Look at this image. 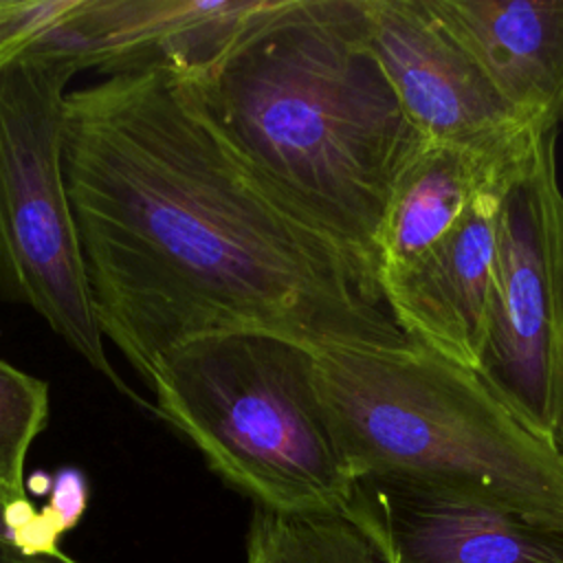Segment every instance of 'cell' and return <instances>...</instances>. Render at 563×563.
Here are the masks:
<instances>
[{"label":"cell","instance_id":"obj_1","mask_svg":"<svg viewBox=\"0 0 563 563\" xmlns=\"http://www.w3.org/2000/svg\"><path fill=\"white\" fill-rule=\"evenodd\" d=\"M64 176L97 325L145 387L213 332L407 343L376 279L253 176L163 64L68 90Z\"/></svg>","mask_w":563,"mask_h":563},{"label":"cell","instance_id":"obj_2","mask_svg":"<svg viewBox=\"0 0 563 563\" xmlns=\"http://www.w3.org/2000/svg\"><path fill=\"white\" fill-rule=\"evenodd\" d=\"M189 81L253 176L376 279L385 205L427 143L367 46L361 0H286Z\"/></svg>","mask_w":563,"mask_h":563},{"label":"cell","instance_id":"obj_3","mask_svg":"<svg viewBox=\"0 0 563 563\" xmlns=\"http://www.w3.org/2000/svg\"><path fill=\"white\" fill-rule=\"evenodd\" d=\"M312 352L354 479L449 490L563 530V457L477 372L409 341Z\"/></svg>","mask_w":563,"mask_h":563},{"label":"cell","instance_id":"obj_4","mask_svg":"<svg viewBox=\"0 0 563 563\" xmlns=\"http://www.w3.org/2000/svg\"><path fill=\"white\" fill-rule=\"evenodd\" d=\"M154 411L257 508L343 515L354 475L312 347L264 330L196 336L156 361Z\"/></svg>","mask_w":563,"mask_h":563},{"label":"cell","instance_id":"obj_5","mask_svg":"<svg viewBox=\"0 0 563 563\" xmlns=\"http://www.w3.org/2000/svg\"><path fill=\"white\" fill-rule=\"evenodd\" d=\"M77 73L33 55L0 70V288L141 402L108 358L64 176V106Z\"/></svg>","mask_w":563,"mask_h":563},{"label":"cell","instance_id":"obj_6","mask_svg":"<svg viewBox=\"0 0 563 563\" xmlns=\"http://www.w3.org/2000/svg\"><path fill=\"white\" fill-rule=\"evenodd\" d=\"M554 145L556 132L539 134L501 189L495 286L477 369L550 442L563 405V191Z\"/></svg>","mask_w":563,"mask_h":563},{"label":"cell","instance_id":"obj_7","mask_svg":"<svg viewBox=\"0 0 563 563\" xmlns=\"http://www.w3.org/2000/svg\"><path fill=\"white\" fill-rule=\"evenodd\" d=\"M367 46L424 143L519 156L543 132L501 99L427 0H361Z\"/></svg>","mask_w":563,"mask_h":563},{"label":"cell","instance_id":"obj_8","mask_svg":"<svg viewBox=\"0 0 563 563\" xmlns=\"http://www.w3.org/2000/svg\"><path fill=\"white\" fill-rule=\"evenodd\" d=\"M343 515L380 563H563V530L449 490L356 479Z\"/></svg>","mask_w":563,"mask_h":563},{"label":"cell","instance_id":"obj_9","mask_svg":"<svg viewBox=\"0 0 563 563\" xmlns=\"http://www.w3.org/2000/svg\"><path fill=\"white\" fill-rule=\"evenodd\" d=\"M504 185L482 191L453 231L411 273L380 292L409 343L471 372L479 369L486 341Z\"/></svg>","mask_w":563,"mask_h":563},{"label":"cell","instance_id":"obj_10","mask_svg":"<svg viewBox=\"0 0 563 563\" xmlns=\"http://www.w3.org/2000/svg\"><path fill=\"white\" fill-rule=\"evenodd\" d=\"M534 132L563 125V0H427Z\"/></svg>","mask_w":563,"mask_h":563},{"label":"cell","instance_id":"obj_11","mask_svg":"<svg viewBox=\"0 0 563 563\" xmlns=\"http://www.w3.org/2000/svg\"><path fill=\"white\" fill-rule=\"evenodd\" d=\"M528 152L493 156L427 143L396 180L378 224V290L411 273L453 231L468 205L482 191L504 185Z\"/></svg>","mask_w":563,"mask_h":563},{"label":"cell","instance_id":"obj_12","mask_svg":"<svg viewBox=\"0 0 563 563\" xmlns=\"http://www.w3.org/2000/svg\"><path fill=\"white\" fill-rule=\"evenodd\" d=\"M244 563H380L345 515H284L255 506Z\"/></svg>","mask_w":563,"mask_h":563},{"label":"cell","instance_id":"obj_13","mask_svg":"<svg viewBox=\"0 0 563 563\" xmlns=\"http://www.w3.org/2000/svg\"><path fill=\"white\" fill-rule=\"evenodd\" d=\"M48 413V383L0 358V495L11 501L26 497V455Z\"/></svg>","mask_w":563,"mask_h":563},{"label":"cell","instance_id":"obj_14","mask_svg":"<svg viewBox=\"0 0 563 563\" xmlns=\"http://www.w3.org/2000/svg\"><path fill=\"white\" fill-rule=\"evenodd\" d=\"M81 0H0V70L77 11Z\"/></svg>","mask_w":563,"mask_h":563},{"label":"cell","instance_id":"obj_15","mask_svg":"<svg viewBox=\"0 0 563 563\" xmlns=\"http://www.w3.org/2000/svg\"><path fill=\"white\" fill-rule=\"evenodd\" d=\"M62 534L64 528L48 506L35 510L26 497L11 501L0 495V539L26 552H57Z\"/></svg>","mask_w":563,"mask_h":563},{"label":"cell","instance_id":"obj_16","mask_svg":"<svg viewBox=\"0 0 563 563\" xmlns=\"http://www.w3.org/2000/svg\"><path fill=\"white\" fill-rule=\"evenodd\" d=\"M46 506L55 512L64 532L70 530L81 519V515L86 512V506H88L86 475L79 468H73V466L59 468L53 475L51 499H48Z\"/></svg>","mask_w":563,"mask_h":563},{"label":"cell","instance_id":"obj_17","mask_svg":"<svg viewBox=\"0 0 563 563\" xmlns=\"http://www.w3.org/2000/svg\"><path fill=\"white\" fill-rule=\"evenodd\" d=\"M0 563H79L64 554L62 550L57 552H26L11 541L0 539Z\"/></svg>","mask_w":563,"mask_h":563},{"label":"cell","instance_id":"obj_18","mask_svg":"<svg viewBox=\"0 0 563 563\" xmlns=\"http://www.w3.org/2000/svg\"><path fill=\"white\" fill-rule=\"evenodd\" d=\"M552 444L559 451V455L563 457V405H561V413H559V420H556V427L552 433Z\"/></svg>","mask_w":563,"mask_h":563}]
</instances>
